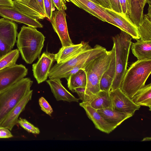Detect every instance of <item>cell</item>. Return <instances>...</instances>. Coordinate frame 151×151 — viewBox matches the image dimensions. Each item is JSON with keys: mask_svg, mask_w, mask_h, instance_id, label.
I'll return each instance as SVG.
<instances>
[{"mask_svg": "<svg viewBox=\"0 0 151 151\" xmlns=\"http://www.w3.org/2000/svg\"><path fill=\"white\" fill-rule=\"evenodd\" d=\"M79 105L85 110L88 116L93 122L96 128L101 131L109 134L116 128L104 119L97 110L93 108L88 102H82L79 103Z\"/></svg>", "mask_w": 151, "mask_h": 151, "instance_id": "obj_16", "label": "cell"}, {"mask_svg": "<svg viewBox=\"0 0 151 151\" xmlns=\"http://www.w3.org/2000/svg\"><path fill=\"white\" fill-rule=\"evenodd\" d=\"M46 81L57 101L78 102L79 99L75 97L63 86L60 79H50Z\"/></svg>", "mask_w": 151, "mask_h": 151, "instance_id": "obj_17", "label": "cell"}, {"mask_svg": "<svg viewBox=\"0 0 151 151\" xmlns=\"http://www.w3.org/2000/svg\"><path fill=\"white\" fill-rule=\"evenodd\" d=\"M147 14L143 16L142 22L137 28L139 39L151 41V6H149Z\"/></svg>", "mask_w": 151, "mask_h": 151, "instance_id": "obj_26", "label": "cell"}, {"mask_svg": "<svg viewBox=\"0 0 151 151\" xmlns=\"http://www.w3.org/2000/svg\"><path fill=\"white\" fill-rule=\"evenodd\" d=\"M15 0V1H22V0Z\"/></svg>", "mask_w": 151, "mask_h": 151, "instance_id": "obj_44", "label": "cell"}, {"mask_svg": "<svg viewBox=\"0 0 151 151\" xmlns=\"http://www.w3.org/2000/svg\"><path fill=\"white\" fill-rule=\"evenodd\" d=\"M8 129L0 127V138H9L13 137Z\"/></svg>", "mask_w": 151, "mask_h": 151, "instance_id": "obj_34", "label": "cell"}, {"mask_svg": "<svg viewBox=\"0 0 151 151\" xmlns=\"http://www.w3.org/2000/svg\"><path fill=\"white\" fill-rule=\"evenodd\" d=\"M97 17L102 21L114 25L111 16L106 11L105 8L89 0H65Z\"/></svg>", "mask_w": 151, "mask_h": 151, "instance_id": "obj_13", "label": "cell"}, {"mask_svg": "<svg viewBox=\"0 0 151 151\" xmlns=\"http://www.w3.org/2000/svg\"><path fill=\"white\" fill-rule=\"evenodd\" d=\"M136 104L145 106L151 111V83L145 85L138 90L131 98Z\"/></svg>", "mask_w": 151, "mask_h": 151, "instance_id": "obj_22", "label": "cell"}, {"mask_svg": "<svg viewBox=\"0 0 151 151\" xmlns=\"http://www.w3.org/2000/svg\"><path fill=\"white\" fill-rule=\"evenodd\" d=\"M0 5L13 6V1L12 0H0Z\"/></svg>", "mask_w": 151, "mask_h": 151, "instance_id": "obj_38", "label": "cell"}, {"mask_svg": "<svg viewBox=\"0 0 151 151\" xmlns=\"http://www.w3.org/2000/svg\"><path fill=\"white\" fill-rule=\"evenodd\" d=\"M33 81L28 78L21 79L0 92V124L13 108L30 90Z\"/></svg>", "mask_w": 151, "mask_h": 151, "instance_id": "obj_6", "label": "cell"}, {"mask_svg": "<svg viewBox=\"0 0 151 151\" xmlns=\"http://www.w3.org/2000/svg\"><path fill=\"white\" fill-rule=\"evenodd\" d=\"M112 50L106 51L88 64L84 68L87 83L83 96V102H90L101 90L100 82L102 76L110 63Z\"/></svg>", "mask_w": 151, "mask_h": 151, "instance_id": "obj_2", "label": "cell"}, {"mask_svg": "<svg viewBox=\"0 0 151 151\" xmlns=\"http://www.w3.org/2000/svg\"><path fill=\"white\" fill-rule=\"evenodd\" d=\"M151 72V60H137L126 70L120 88L131 99L133 96L145 85Z\"/></svg>", "mask_w": 151, "mask_h": 151, "instance_id": "obj_3", "label": "cell"}, {"mask_svg": "<svg viewBox=\"0 0 151 151\" xmlns=\"http://www.w3.org/2000/svg\"><path fill=\"white\" fill-rule=\"evenodd\" d=\"M19 54L18 49H16L0 57V70L16 65Z\"/></svg>", "mask_w": 151, "mask_h": 151, "instance_id": "obj_27", "label": "cell"}, {"mask_svg": "<svg viewBox=\"0 0 151 151\" xmlns=\"http://www.w3.org/2000/svg\"><path fill=\"white\" fill-rule=\"evenodd\" d=\"M0 16L35 28L43 27L37 19L26 14L14 5H0Z\"/></svg>", "mask_w": 151, "mask_h": 151, "instance_id": "obj_10", "label": "cell"}, {"mask_svg": "<svg viewBox=\"0 0 151 151\" xmlns=\"http://www.w3.org/2000/svg\"><path fill=\"white\" fill-rule=\"evenodd\" d=\"M18 123L22 128L29 132L38 134L40 133L39 129L29 122L26 119L20 117L18 120Z\"/></svg>", "mask_w": 151, "mask_h": 151, "instance_id": "obj_29", "label": "cell"}, {"mask_svg": "<svg viewBox=\"0 0 151 151\" xmlns=\"http://www.w3.org/2000/svg\"><path fill=\"white\" fill-rule=\"evenodd\" d=\"M50 22L54 30L60 39L62 47L73 44L68 33L66 13L63 8L53 12Z\"/></svg>", "mask_w": 151, "mask_h": 151, "instance_id": "obj_11", "label": "cell"}, {"mask_svg": "<svg viewBox=\"0 0 151 151\" xmlns=\"http://www.w3.org/2000/svg\"><path fill=\"white\" fill-rule=\"evenodd\" d=\"M147 3L149 5H151V0H147Z\"/></svg>", "mask_w": 151, "mask_h": 151, "instance_id": "obj_42", "label": "cell"}, {"mask_svg": "<svg viewBox=\"0 0 151 151\" xmlns=\"http://www.w3.org/2000/svg\"><path fill=\"white\" fill-rule=\"evenodd\" d=\"M43 2L46 17L50 21L54 6L52 0H43Z\"/></svg>", "mask_w": 151, "mask_h": 151, "instance_id": "obj_31", "label": "cell"}, {"mask_svg": "<svg viewBox=\"0 0 151 151\" xmlns=\"http://www.w3.org/2000/svg\"><path fill=\"white\" fill-rule=\"evenodd\" d=\"M151 140V137H145L142 141H150Z\"/></svg>", "mask_w": 151, "mask_h": 151, "instance_id": "obj_40", "label": "cell"}, {"mask_svg": "<svg viewBox=\"0 0 151 151\" xmlns=\"http://www.w3.org/2000/svg\"><path fill=\"white\" fill-rule=\"evenodd\" d=\"M39 103L41 109L45 113L51 116L53 111L47 101L43 97H42L39 99Z\"/></svg>", "mask_w": 151, "mask_h": 151, "instance_id": "obj_32", "label": "cell"}, {"mask_svg": "<svg viewBox=\"0 0 151 151\" xmlns=\"http://www.w3.org/2000/svg\"><path fill=\"white\" fill-rule=\"evenodd\" d=\"M89 45L86 42L82 41L77 44L62 47L55 54V60L57 63H63L78 54Z\"/></svg>", "mask_w": 151, "mask_h": 151, "instance_id": "obj_18", "label": "cell"}, {"mask_svg": "<svg viewBox=\"0 0 151 151\" xmlns=\"http://www.w3.org/2000/svg\"><path fill=\"white\" fill-rule=\"evenodd\" d=\"M105 10L112 17L114 26L129 34L134 39H139L137 28L128 15L116 12L111 9L105 8Z\"/></svg>", "mask_w": 151, "mask_h": 151, "instance_id": "obj_14", "label": "cell"}, {"mask_svg": "<svg viewBox=\"0 0 151 151\" xmlns=\"http://www.w3.org/2000/svg\"><path fill=\"white\" fill-rule=\"evenodd\" d=\"M104 47L96 45L93 47L90 45L67 61L56 63L51 68L48 77L49 79H61L64 74L79 64L89 63L106 51Z\"/></svg>", "mask_w": 151, "mask_h": 151, "instance_id": "obj_5", "label": "cell"}, {"mask_svg": "<svg viewBox=\"0 0 151 151\" xmlns=\"http://www.w3.org/2000/svg\"><path fill=\"white\" fill-rule=\"evenodd\" d=\"M17 45L22 59L32 63L40 57L45 37L35 28L23 26L17 35Z\"/></svg>", "mask_w": 151, "mask_h": 151, "instance_id": "obj_1", "label": "cell"}, {"mask_svg": "<svg viewBox=\"0 0 151 151\" xmlns=\"http://www.w3.org/2000/svg\"><path fill=\"white\" fill-rule=\"evenodd\" d=\"M109 65L103 74L100 82V88L102 91L109 92L111 90L116 72L115 51L113 45Z\"/></svg>", "mask_w": 151, "mask_h": 151, "instance_id": "obj_19", "label": "cell"}, {"mask_svg": "<svg viewBox=\"0 0 151 151\" xmlns=\"http://www.w3.org/2000/svg\"><path fill=\"white\" fill-rule=\"evenodd\" d=\"M55 61V54L46 51L43 53L36 63L33 64V76L38 83L46 80L52 65Z\"/></svg>", "mask_w": 151, "mask_h": 151, "instance_id": "obj_12", "label": "cell"}, {"mask_svg": "<svg viewBox=\"0 0 151 151\" xmlns=\"http://www.w3.org/2000/svg\"><path fill=\"white\" fill-rule=\"evenodd\" d=\"M88 102L96 110L111 107V99L108 91L101 90Z\"/></svg>", "mask_w": 151, "mask_h": 151, "instance_id": "obj_25", "label": "cell"}, {"mask_svg": "<svg viewBox=\"0 0 151 151\" xmlns=\"http://www.w3.org/2000/svg\"><path fill=\"white\" fill-rule=\"evenodd\" d=\"M122 13L129 15V9L127 0H119Z\"/></svg>", "mask_w": 151, "mask_h": 151, "instance_id": "obj_36", "label": "cell"}, {"mask_svg": "<svg viewBox=\"0 0 151 151\" xmlns=\"http://www.w3.org/2000/svg\"><path fill=\"white\" fill-rule=\"evenodd\" d=\"M127 1L129 18L137 28L143 20L144 9L141 7L139 0H127Z\"/></svg>", "mask_w": 151, "mask_h": 151, "instance_id": "obj_23", "label": "cell"}, {"mask_svg": "<svg viewBox=\"0 0 151 151\" xmlns=\"http://www.w3.org/2000/svg\"><path fill=\"white\" fill-rule=\"evenodd\" d=\"M96 0L102 7L106 8L111 9V4L109 0Z\"/></svg>", "mask_w": 151, "mask_h": 151, "instance_id": "obj_37", "label": "cell"}, {"mask_svg": "<svg viewBox=\"0 0 151 151\" xmlns=\"http://www.w3.org/2000/svg\"><path fill=\"white\" fill-rule=\"evenodd\" d=\"M54 6L58 10L63 8L65 10H66L67 7L66 4L65 0H52Z\"/></svg>", "mask_w": 151, "mask_h": 151, "instance_id": "obj_35", "label": "cell"}, {"mask_svg": "<svg viewBox=\"0 0 151 151\" xmlns=\"http://www.w3.org/2000/svg\"><path fill=\"white\" fill-rule=\"evenodd\" d=\"M27 73L28 69L22 64H16L0 70V92L24 78Z\"/></svg>", "mask_w": 151, "mask_h": 151, "instance_id": "obj_8", "label": "cell"}, {"mask_svg": "<svg viewBox=\"0 0 151 151\" xmlns=\"http://www.w3.org/2000/svg\"><path fill=\"white\" fill-rule=\"evenodd\" d=\"M132 38L130 35L122 30L112 37L115 51L116 72L111 90L120 88L127 70Z\"/></svg>", "mask_w": 151, "mask_h": 151, "instance_id": "obj_4", "label": "cell"}, {"mask_svg": "<svg viewBox=\"0 0 151 151\" xmlns=\"http://www.w3.org/2000/svg\"><path fill=\"white\" fill-rule=\"evenodd\" d=\"M140 5L142 8L144 9V7L147 3V0H139Z\"/></svg>", "mask_w": 151, "mask_h": 151, "instance_id": "obj_39", "label": "cell"}, {"mask_svg": "<svg viewBox=\"0 0 151 151\" xmlns=\"http://www.w3.org/2000/svg\"><path fill=\"white\" fill-rule=\"evenodd\" d=\"M30 0H22V1L26 4H28Z\"/></svg>", "mask_w": 151, "mask_h": 151, "instance_id": "obj_41", "label": "cell"}, {"mask_svg": "<svg viewBox=\"0 0 151 151\" xmlns=\"http://www.w3.org/2000/svg\"><path fill=\"white\" fill-rule=\"evenodd\" d=\"M27 4L29 6L40 13L45 18L46 17L43 0H30Z\"/></svg>", "mask_w": 151, "mask_h": 151, "instance_id": "obj_30", "label": "cell"}, {"mask_svg": "<svg viewBox=\"0 0 151 151\" xmlns=\"http://www.w3.org/2000/svg\"><path fill=\"white\" fill-rule=\"evenodd\" d=\"M97 110L107 122L116 127L125 120L133 116L116 111L111 107Z\"/></svg>", "mask_w": 151, "mask_h": 151, "instance_id": "obj_20", "label": "cell"}, {"mask_svg": "<svg viewBox=\"0 0 151 151\" xmlns=\"http://www.w3.org/2000/svg\"><path fill=\"white\" fill-rule=\"evenodd\" d=\"M17 24L9 19H0V57L10 51L17 42Z\"/></svg>", "mask_w": 151, "mask_h": 151, "instance_id": "obj_7", "label": "cell"}, {"mask_svg": "<svg viewBox=\"0 0 151 151\" xmlns=\"http://www.w3.org/2000/svg\"><path fill=\"white\" fill-rule=\"evenodd\" d=\"M89 0L91 1L92 2H93L94 3L96 4L99 5L98 3L96 0Z\"/></svg>", "mask_w": 151, "mask_h": 151, "instance_id": "obj_43", "label": "cell"}, {"mask_svg": "<svg viewBox=\"0 0 151 151\" xmlns=\"http://www.w3.org/2000/svg\"><path fill=\"white\" fill-rule=\"evenodd\" d=\"M33 90H31L13 108L0 124V127H4L11 131L18 123V117L24 111L25 106L31 100Z\"/></svg>", "mask_w": 151, "mask_h": 151, "instance_id": "obj_15", "label": "cell"}, {"mask_svg": "<svg viewBox=\"0 0 151 151\" xmlns=\"http://www.w3.org/2000/svg\"><path fill=\"white\" fill-rule=\"evenodd\" d=\"M13 5L26 14L37 19L45 18L39 12L22 1H13Z\"/></svg>", "mask_w": 151, "mask_h": 151, "instance_id": "obj_28", "label": "cell"}, {"mask_svg": "<svg viewBox=\"0 0 151 151\" xmlns=\"http://www.w3.org/2000/svg\"><path fill=\"white\" fill-rule=\"evenodd\" d=\"M109 0L111 4V9L118 13H122L121 5L119 0Z\"/></svg>", "mask_w": 151, "mask_h": 151, "instance_id": "obj_33", "label": "cell"}, {"mask_svg": "<svg viewBox=\"0 0 151 151\" xmlns=\"http://www.w3.org/2000/svg\"><path fill=\"white\" fill-rule=\"evenodd\" d=\"M65 78L67 81L68 88L73 92L76 88H86L87 77L86 73L83 69H80L76 73L70 75Z\"/></svg>", "mask_w": 151, "mask_h": 151, "instance_id": "obj_24", "label": "cell"}, {"mask_svg": "<svg viewBox=\"0 0 151 151\" xmlns=\"http://www.w3.org/2000/svg\"><path fill=\"white\" fill-rule=\"evenodd\" d=\"M111 101V108L116 111L133 116L140 106L135 104L120 88L109 91Z\"/></svg>", "mask_w": 151, "mask_h": 151, "instance_id": "obj_9", "label": "cell"}, {"mask_svg": "<svg viewBox=\"0 0 151 151\" xmlns=\"http://www.w3.org/2000/svg\"><path fill=\"white\" fill-rule=\"evenodd\" d=\"M137 41L131 43V49L132 53L138 60H151V41L137 40Z\"/></svg>", "mask_w": 151, "mask_h": 151, "instance_id": "obj_21", "label": "cell"}]
</instances>
